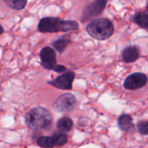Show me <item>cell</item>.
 Masks as SVG:
<instances>
[{"mask_svg":"<svg viewBox=\"0 0 148 148\" xmlns=\"http://www.w3.org/2000/svg\"><path fill=\"white\" fill-rule=\"evenodd\" d=\"M140 49L137 46H128L123 49L121 58L124 62L131 63L137 61L140 57Z\"/></svg>","mask_w":148,"mask_h":148,"instance_id":"obj_9","label":"cell"},{"mask_svg":"<svg viewBox=\"0 0 148 148\" xmlns=\"http://www.w3.org/2000/svg\"><path fill=\"white\" fill-rule=\"evenodd\" d=\"M53 71L58 73H63L66 71V68L62 65H56V66L53 69Z\"/></svg>","mask_w":148,"mask_h":148,"instance_id":"obj_18","label":"cell"},{"mask_svg":"<svg viewBox=\"0 0 148 148\" xmlns=\"http://www.w3.org/2000/svg\"><path fill=\"white\" fill-rule=\"evenodd\" d=\"M75 77V74L73 71H67L59 75L54 80L49 81L47 83L55 88L69 91L72 89V83Z\"/></svg>","mask_w":148,"mask_h":148,"instance_id":"obj_6","label":"cell"},{"mask_svg":"<svg viewBox=\"0 0 148 148\" xmlns=\"http://www.w3.org/2000/svg\"><path fill=\"white\" fill-rule=\"evenodd\" d=\"M118 126L121 130L129 131L134 126L133 119L130 115L122 114L118 118Z\"/></svg>","mask_w":148,"mask_h":148,"instance_id":"obj_10","label":"cell"},{"mask_svg":"<svg viewBox=\"0 0 148 148\" xmlns=\"http://www.w3.org/2000/svg\"><path fill=\"white\" fill-rule=\"evenodd\" d=\"M88 34L97 40H106L114 32V23L108 18H96L90 22L86 26Z\"/></svg>","mask_w":148,"mask_h":148,"instance_id":"obj_3","label":"cell"},{"mask_svg":"<svg viewBox=\"0 0 148 148\" xmlns=\"http://www.w3.org/2000/svg\"><path fill=\"white\" fill-rule=\"evenodd\" d=\"M56 127L60 131L67 132L73 127V121L69 117H62L58 120Z\"/></svg>","mask_w":148,"mask_h":148,"instance_id":"obj_13","label":"cell"},{"mask_svg":"<svg viewBox=\"0 0 148 148\" xmlns=\"http://www.w3.org/2000/svg\"><path fill=\"white\" fill-rule=\"evenodd\" d=\"M39 56L43 68L49 71H53L57 65L56 51L50 46H45L40 50Z\"/></svg>","mask_w":148,"mask_h":148,"instance_id":"obj_7","label":"cell"},{"mask_svg":"<svg viewBox=\"0 0 148 148\" xmlns=\"http://www.w3.org/2000/svg\"><path fill=\"white\" fill-rule=\"evenodd\" d=\"M146 10H147V12L148 13V4H147V7H146Z\"/></svg>","mask_w":148,"mask_h":148,"instance_id":"obj_19","label":"cell"},{"mask_svg":"<svg viewBox=\"0 0 148 148\" xmlns=\"http://www.w3.org/2000/svg\"><path fill=\"white\" fill-rule=\"evenodd\" d=\"M108 0H94L84 8L80 20L82 22L88 21L102 14L106 7Z\"/></svg>","mask_w":148,"mask_h":148,"instance_id":"obj_4","label":"cell"},{"mask_svg":"<svg viewBox=\"0 0 148 148\" xmlns=\"http://www.w3.org/2000/svg\"><path fill=\"white\" fill-rule=\"evenodd\" d=\"M77 100L75 95L71 93H64L61 94L54 101L53 108L59 113H66L74 110L76 105Z\"/></svg>","mask_w":148,"mask_h":148,"instance_id":"obj_5","label":"cell"},{"mask_svg":"<svg viewBox=\"0 0 148 148\" xmlns=\"http://www.w3.org/2000/svg\"><path fill=\"white\" fill-rule=\"evenodd\" d=\"M25 123L32 130L46 129L51 126L52 117L46 108L37 107L31 109L25 116Z\"/></svg>","mask_w":148,"mask_h":148,"instance_id":"obj_2","label":"cell"},{"mask_svg":"<svg viewBox=\"0 0 148 148\" xmlns=\"http://www.w3.org/2000/svg\"><path fill=\"white\" fill-rule=\"evenodd\" d=\"M37 145L43 148H53L55 145L52 136H39L36 140Z\"/></svg>","mask_w":148,"mask_h":148,"instance_id":"obj_14","label":"cell"},{"mask_svg":"<svg viewBox=\"0 0 148 148\" xmlns=\"http://www.w3.org/2000/svg\"><path fill=\"white\" fill-rule=\"evenodd\" d=\"M79 24L75 20H62L59 17H45L39 21L38 30L40 33H57L76 30Z\"/></svg>","mask_w":148,"mask_h":148,"instance_id":"obj_1","label":"cell"},{"mask_svg":"<svg viewBox=\"0 0 148 148\" xmlns=\"http://www.w3.org/2000/svg\"><path fill=\"white\" fill-rule=\"evenodd\" d=\"M147 77L143 73H133L126 78L124 86L126 89L136 90L143 88L147 84Z\"/></svg>","mask_w":148,"mask_h":148,"instance_id":"obj_8","label":"cell"},{"mask_svg":"<svg viewBox=\"0 0 148 148\" xmlns=\"http://www.w3.org/2000/svg\"><path fill=\"white\" fill-rule=\"evenodd\" d=\"M52 137H53L55 145L58 147L63 146L68 142V136L65 133V132H56L53 133Z\"/></svg>","mask_w":148,"mask_h":148,"instance_id":"obj_16","label":"cell"},{"mask_svg":"<svg viewBox=\"0 0 148 148\" xmlns=\"http://www.w3.org/2000/svg\"><path fill=\"white\" fill-rule=\"evenodd\" d=\"M69 42H70V38L68 35H66V36H62L56 39L52 43V46L59 53L61 54L64 52Z\"/></svg>","mask_w":148,"mask_h":148,"instance_id":"obj_12","label":"cell"},{"mask_svg":"<svg viewBox=\"0 0 148 148\" xmlns=\"http://www.w3.org/2000/svg\"><path fill=\"white\" fill-rule=\"evenodd\" d=\"M137 131L142 135H148V120H141L137 125Z\"/></svg>","mask_w":148,"mask_h":148,"instance_id":"obj_17","label":"cell"},{"mask_svg":"<svg viewBox=\"0 0 148 148\" xmlns=\"http://www.w3.org/2000/svg\"><path fill=\"white\" fill-rule=\"evenodd\" d=\"M131 20L143 28L148 29V13L139 12L131 17Z\"/></svg>","mask_w":148,"mask_h":148,"instance_id":"obj_11","label":"cell"},{"mask_svg":"<svg viewBox=\"0 0 148 148\" xmlns=\"http://www.w3.org/2000/svg\"><path fill=\"white\" fill-rule=\"evenodd\" d=\"M4 2L14 10H21L25 7L27 0H3Z\"/></svg>","mask_w":148,"mask_h":148,"instance_id":"obj_15","label":"cell"}]
</instances>
